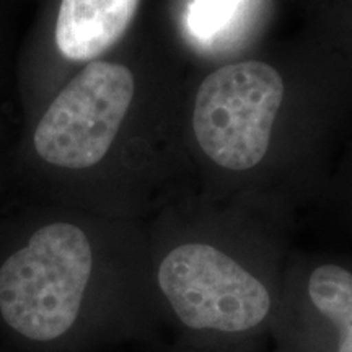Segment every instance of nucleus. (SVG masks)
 Wrapping results in <instances>:
<instances>
[{
  "instance_id": "obj_3",
  "label": "nucleus",
  "mask_w": 352,
  "mask_h": 352,
  "mask_svg": "<svg viewBox=\"0 0 352 352\" xmlns=\"http://www.w3.org/2000/svg\"><path fill=\"white\" fill-rule=\"evenodd\" d=\"M283 98V77L270 64L245 60L209 74L192 113L201 148L227 170L253 168L270 148Z\"/></svg>"
},
{
  "instance_id": "obj_2",
  "label": "nucleus",
  "mask_w": 352,
  "mask_h": 352,
  "mask_svg": "<svg viewBox=\"0 0 352 352\" xmlns=\"http://www.w3.org/2000/svg\"><path fill=\"white\" fill-rule=\"evenodd\" d=\"M152 284L164 327L199 342L270 338L283 292L261 267L202 239L171 241Z\"/></svg>"
},
{
  "instance_id": "obj_7",
  "label": "nucleus",
  "mask_w": 352,
  "mask_h": 352,
  "mask_svg": "<svg viewBox=\"0 0 352 352\" xmlns=\"http://www.w3.org/2000/svg\"><path fill=\"white\" fill-rule=\"evenodd\" d=\"M240 0H197L191 10V26L196 33L208 34L217 30Z\"/></svg>"
},
{
  "instance_id": "obj_1",
  "label": "nucleus",
  "mask_w": 352,
  "mask_h": 352,
  "mask_svg": "<svg viewBox=\"0 0 352 352\" xmlns=\"http://www.w3.org/2000/svg\"><path fill=\"white\" fill-rule=\"evenodd\" d=\"M98 241L72 220L39 223L0 258V338L16 352H98L155 340L147 283L107 274Z\"/></svg>"
},
{
  "instance_id": "obj_6",
  "label": "nucleus",
  "mask_w": 352,
  "mask_h": 352,
  "mask_svg": "<svg viewBox=\"0 0 352 352\" xmlns=\"http://www.w3.org/2000/svg\"><path fill=\"white\" fill-rule=\"evenodd\" d=\"M139 0H63L56 44L70 60H94L129 28Z\"/></svg>"
},
{
  "instance_id": "obj_8",
  "label": "nucleus",
  "mask_w": 352,
  "mask_h": 352,
  "mask_svg": "<svg viewBox=\"0 0 352 352\" xmlns=\"http://www.w3.org/2000/svg\"><path fill=\"white\" fill-rule=\"evenodd\" d=\"M267 338L230 342H199L175 338L165 352H266Z\"/></svg>"
},
{
  "instance_id": "obj_4",
  "label": "nucleus",
  "mask_w": 352,
  "mask_h": 352,
  "mask_svg": "<svg viewBox=\"0 0 352 352\" xmlns=\"http://www.w3.org/2000/svg\"><path fill=\"white\" fill-rule=\"evenodd\" d=\"M134 98L121 64L94 60L56 96L34 131L36 153L59 168L82 170L107 155Z\"/></svg>"
},
{
  "instance_id": "obj_5",
  "label": "nucleus",
  "mask_w": 352,
  "mask_h": 352,
  "mask_svg": "<svg viewBox=\"0 0 352 352\" xmlns=\"http://www.w3.org/2000/svg\"><path fill=\"white\" fill-rule=\"evenodd\" d=\"M274 352H352V270L318 263L280 292Z\"/></svg>"
}]
</instances>
